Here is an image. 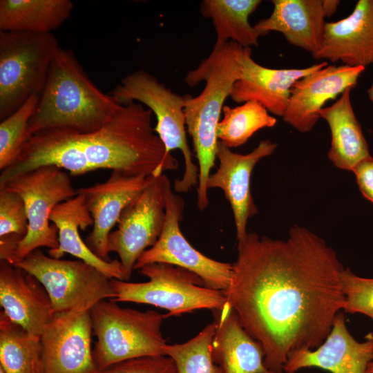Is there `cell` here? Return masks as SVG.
Listing matches in <instances>:
<instances>
[{
    "label": "cell",
    "mask_w": 373,
    "mask_h": 373,
    "mask_svg": "<svg viewBox=\"0 0 373 373\" xmlns=\"http://www.w3.org/2000/svg\"><path fill=\"white\" fill-rule=\"evenodd\" d=\"M227 303L262 346L267 369L284 373L289 356L326 339L345 300L343 267L321 238L295 225L285 240L247 233L237 242Z\"/></svg>",
    "instance_id": "obj_1"
},
{
    "label": "cell",
    "mask_w": 373,
    "mask_h": 373,
    "mask_svg": "<svg viewBox=\"0 0 373 373\" xmlns=\"http://www.w3.org/2000/svg\"><path fill=\"white\" fill-rule=\"evenodd\" d=\"M152 112L137 102L120 104L98 130H47L32 135L15 161L1 171L0 186L36 168L54 165L76 176L110 169L130 176H159L178 162L151 122Z\"/></svg>",
    "instance_id": "obj_2"
},
{
    "label": "cell",
    "mask_w": 373,
    "mask_h": 373,
    "mask_svg": "<svg viewBox=\"0 0 373 373\" xmlns=\"http://www.w3.org/2000/svg\"><path fill=\"white\" fill-rule=\"evenodd\" d=\"M119 105L93 84L72 50L59 47L52 57L28 133L30 137L53 129L93 132L100 128Z\"/></svg>",
    "instance_id": "obj_3"
},
{
    "label": "cell",
    "mask_w": 373,
    "mask_h": 373,
    "mask_svg": "<svg viewBox=\"0 0 373 373\" xmlns=\"http://www.w3.org/2000/svg\"><path fill=\"white\" fill-rule=\"evenodd\" d=\"M244 48L229 41L213 59H203L184 78L190 86L201 81L206 82L198 95H184L186 131L192 139L199 169L196 189L197 206L200 211L206 209L209 204L207 182L216 160L219 142L217 128L224 101L241 77Z\"/></svg>",
    "instance_id": "obj_4"
},
{
    "label": "cell",
    "mask_w": 373,
    "mask_h": 373,
    "mask_svg": "<svg viewBox=\"0 0 373 373\" xmlns=\"http://www.w3.org/2000/svg\"><path fill=\"white\" fill-rule=\"evenodd\" d=\"M1 188L23 198L28 226L23 238L12 234L1 240L0 259L14 265L40 247L57 248L58 230L50 224V216L57 204L77 195L70 175L54 165L42 166L11 178Z\"/></svg>",
    "instance_id": "obj_5"
},
{
    "label": "cell",
    "mask_w": 373,
    "mask_h": 373,
    "mask_svg": "<svg viewBox=\"0 0 373 373\" xmlns=\"http://www.w3.org/2000/svg\"><path fill=\"white\" fill-rule=\"evenodd\" d=\"M90 314L97 337L93 354L100 372L127 360L164 355L167 343L161 327L165 314L122 307L113 299L99 301Z\"/></svg>",
    "instance_id": "obj_6"
},
{
    "label": "cell",
    "mask_w": 373,
    "mask_h": 373,
    "mask_svg": "<svg viewBox=\"0 0 373 373\" xmlns=\"http://www.w3.org/2000/svg\"><path fill=\"white\" fill-rule=\"evenodd\" d=\"M119 104L137 102L156 117L155 131L167 153L180 150L184 160L182 176L174 182L175 193H187L198 182L199 169L186 138L184 97L173 92L143 69L124 77L109 93Z\"/></svg>",
    "instance_id": "obj_7"
},
{
    "label": "cell",
    "mask_w": 373,
    "mask_h": 373,
    "mask_svg": "<svg viewBox=\"0 0 373 373\" xmlns=\"http://www.w3.org/2000/svg\"><path fill=\"white\" fill-rule=\"evenodd\" d=\"M138 270L148 281L111 279L115 301L160 307L169 312L166 318L198 309L220 310L227 303L224 291L205 287L198 276L180 267L152 263Z\"/></svg>",
    "instance_id": "obj_8"
},
{
    "label": "cell",
    "mask_w": 373,
    "mask_h": 373,
    "mask_svg": "<svg viewBox=\"0 0 373 373\" xmlns=\"http://www.w3.org/2000/svg\"><path fill=\"white\" fill-rule=\"evenodd\" d=\"M59 48L52 33L0 31V119L39 96Z\"/></svg>",
    "instance_id": "obj_9"
},
{
    "label": "cell",
    "mask_w": 373,
    "mask_h": 373,
    "mask_svg": "<svg viewBox=\"0 0 373 373\" xmlns=\"http://www.w3.org/2000/svg\"><path fill=\"white\" fill-rule=\"evenodd\" d=\"M13 265L41 283L55 313L88 311L99 301L115 297L111 279L82 260L54 258L37 249Z\"/></svg>",
    "instance_id": "obj_10"
},
{
    "label": "cell",
    "mask_w": 373,
    "mask_h": 373,
    "mask_svg": "<svg viewBox=\"0 0 373 373\" xmlns=\"http://www.w3.org/2000/svg\"><path fill=\"white\" fill-rule=\"evenodd\" d=\"M170 182L164 174L150 176L146 186L122 211L117 229L108 236V249L118 255L125 280L131 278L140 256L156 243L162 232Z\"/></svg>",
    "instance_id": "obj_11"
},
{
    "label": "cell",
    "mask_w": 373,
    "mask_h": 373,
    "mask_svg": "<svg viewBox=\"0 0 373 373\" xmlns=\"http://www.w3.org/2000/svg\"><path fill=\"white\" fill-rule=\"evenodd\" d=\"M184 202L172 189L166 191V221L156 243L137 260L134 269L152 263H166L194 273L204 286L224 291L229 286L233 264L209 258L195 249L184 237L180 227Z\"/></svg>",
    "instance_id": "obj_12"
},
{
    "label": "cell",
    "mask_w": 373,
    "mask_h": 373,
    "mask_svg": "<svg viewBox=\"0 0 373 373\" xmlns=\"http://www.w3.org/2000/svg\"><path fill=\"white\" fill-rule=\"evenodd\" d=\"M90 311L55 313L40 335L42 373H100Z\"/></svg>",
    "instance_id": "obj_13"
},
{
    "label": "cell",
    "mask_w": 373,
    "mask_h": 373,
    "mask_svg": "<svg viewBox=\"0 0 373 373\" xmlns=\"http://www.w3.org/2000/svg\"><path fill=\"white\" fill-rule=\"evenodd\" d=\"M277 144L269 140L260 142L250 153L240 154L218 142L216 158L219 166L207 182L208 190L220 189L229 201L233 215L237 242L247 234L249 219L258 212L250 190L253 169L262 159L271 155Z\"/></svg>",
    "instance_id": "obj_14"
},
{
    "label": "cell",
    "mask_w": 373,
    "mask_h": 373,
    "mask_svg": "<svg viewBox=\"0 0 373 373\" xmlns=\"http://www.w3.org/2000/svg\"><path fill=\"white\" fill-rule=\"evenodd\" d=\"M365 69L327 65L300 78L291 90L283 120L300 133L310 131L325 103L355 87Z\"/></svg>",
    "instance_id": "obj_15"
},
{
    "label": "cell",
    "mask_w": 373,
    "mask_h": 373,
    "mask_svg": "<svg viewBox=\"0 0 373 373\" xmlns=\"http://www.w3.org/2000/svg\"><path fill=\"white\" fill-rule=\"evenodd\" d=\"M149 177L130 176L113 171L104 182L77 190L93 219V230L85 242L102 260H112L108 249V236L124 209L144 189Z\"/></svg>",
    "instance_id": "obj_16"
},
{
    "label": "cell",
    "mask_w": 373,
    "mask_h": 373,
    "mask_svg": "<svg viewBox=\"0 0 373 373\" xmlns=\"http://www.w3.org/2000/svg\"><path fill=\"white\" fill-rule=\"evenodd\" d=\"M373 360V334H367L363 342L350 333L343 313L334 318L326 339L314 350H301L291 353L283 367L284 373H296L305 367H318L331 373H366Z\"/></svg>",
    "instance_id": "obj_17"
},
{
    "label": "cell",
    "mask_w": 373,
    "mask_h": 373,
    "mask_svg": "<svg viewBox=\"0 0 373 373\" xmlns=\"http://www.w3.org/2000/svg\"><path fill=\"white\" fill-rule=\"evenodd\" d=\"M0 305L12 322L35 336L41 334L55 314L41 283L33 275L3 260L0 261Z\"/></svg>",
    "instance_id": "obj_18"
},
{
    "label": "cell",
    "mask_w": 373,
    "mask_h": 373,
    "mask_svg": "<svg viewBox=\"0 0 373 373\" xmlns=\"http://www.w3.org/2000/svg\"><path fill=\"white\" fill-rule=\"evenodd\" d=\"M327 65L324 61L303 68H270L255 61L251 48H245L242 75L234 84L229 97L237 103L256 101L269 113L283 117L294 84Z\"/></svg>",
    "instance_id": "obj_19"
},
{
    "label": "cell",
    "mask_w": 373,
    "mask_h": 373,
    "mask_svg": "<svg viewBox=\"0 0 373 373\" xmlns=\"http://www.w3.org/2000/svg\"><path fill=\"white\" fill-rule=\"evenodd\" d=\"M312 57L353 67L373 64V0H359L348 17L326 22L322 44Z\"/></svg>",
    "instance_id": "obj_20"
},
{
    "label": "cell",
    "mask_w": 373,
    "mask_h": 373,
    "mask_svg": "<svg viewBox=\"0 0 373 373\" xmlns=\"http://www.w3.org/2000/svg\"><path fill=\"white\" fill-rule=\"evenodd\" d=\"M267 18L254 26L261 36L278 32L291 45L314 55L322 44L325 26L323 0H273Z\"/></svg>",
    "instance_id": "obj_21"
},
{
    "label": "cell",
    "mask_w": 373,
    "mask_h": 373,
    "mask_svg": "<svg viewBox=\"0 0 373 373\" xmlns=\"http://www.w3.org/2000/svg\"><path fill=\"white\" fill-rule=\"evenodd\" d=\"M213 313L216 328L212 356L222 373H274L264 364L262 345L244 329L227 303Z\"/></svg>",
    "instance_id": "obj_22"
},
{
    "label": "cell",
    "mask_w": 373,
    "mask_h": 373,
    "mask_svg": "<svg viewBox=\"0 0 373 373\" xmlns=\"http://www.w3.org/2000/svg\"><path fill=\"white\" fill-rule=\"evenodd\" d=\"M50 221L57 228L59 246L48 250L49 256L61 259L66 254H69L95 267L111 279L125 280L119 260H102L81 238L79 229L85 231L93 225V219L82 195L77 194L74 198L57 204L50 213Z\"/></svg>",
    "instance_id": "obj_23"
},
{
    "label": "cell",
    "mask_w": 373,
    "mask_h": 373,
    "mask_svg": "<svg viewBox=\"0 0 373 373\" xmlns=\"http://www.w3.org/2000/svg\"><path fill=\"white\" fill-rule=\"evenodd\" d=\"M352 88L344 91L331 106L319 111L330 129L328 157L340 169L352 171L370 156L366 140L354 114L350 99Z\"/></svg>",
    "instance_id": "obj_24"
},
{
    "label": "cell",
    "mask_w": 373,
    "mask_h": 373,
    "mask_svg": "<svg viewBox=\"0 0 373 373\" xmlns=\"http://www.w3.org/2000/svg\"><path fill=\"white\" fill-rule=\"evenodd\" d=\"M260 0H203L200 12L211 19L216 41L207 60L213 59L229 41L243 48L258 45L261 35L249 21V16L261 3Z\"/></svg>",
    "instance_id": "obj_25"
},
{
    "label": "cell",
    "mask_w": 373,
    "mask_h": 373,
    "mask_svg": "<svg viewBox=\"0 0 373 373\" xmlns=\"http://www.w3.org/2000/svg\"><path fill=\"white\" fill-rule=\"evenodd\" d=\"M73 8L70 0H1L0 31L52 33Z\"/></svg>",
    "instance_id": "obj_26"
},
{
    "label": "cell",
    "mask_w": 373,
    "mask_h": 373,
    "mask_svg": "<svg viewBox=\"0 0 373 373\" xmlns=\"http://www.w3.org/2000/svg\"><path fill=\"white\" fill-rule=\"evenodd\" d=\"M0 367L5 373H42L40 336L0 314Z\"/></svg>",
    "instance_id": "obj_27"
},
{
    "label": "cell",
    "mask_w": 373,
    "mask_h": 373,
    "mask_svg": "<svg viewBox=\"0 0 373 373\" xmlns=\"http://www.w3.org/2000/svg\"><path fill=\"white\" fill-rule=\"evenodd\" d=\"M217 128L218 141L227 147H238L258 131L274 127L277 119L259 102L247 101L240 106L224 105Z\"/></svg>",
    "instance_id": "obj_28"
},
{
    "label": "cell",
    "mask_w": 373,
    "mask_h": 373,
    "mask_svg": "<svg viewBox=\"0 0 373 373\" xmlns=\"http://www.w3.org/2000/svg\"><path fill=\"white\" fill-rule=\"evenodd\" d=\"M216 328V324L213 321L184 343L166 345L164 355L173 360L177 373H222L212 356Z\"/></svg>",
    "instance_id": "obj_29"
},
{
    "label": "cell",
    "mask_w": 373,
    "mask_h": 373,
    "mask_svg": "<svg viewBox=\"0 0 373 373\" xmlns=\"http://www.w3.org/2000/svg\"><path fill=\"white\" fill-rule=\"evenodd\" d=\"M38 95L29 98L0 123V170L11 165L30 138L28 126L39 102Z\"/></svg>",
    "instance_id": "obj_30"
},
{
    "label": "cell",
    "mask_w": 373,
    "mask_h": 373,
    "mask_svg": "<svg viewBox=\"0 0 373 373\" xmlns=\"http://www.w3.org/2000/svg\"><path fill=\"white\" fill-rule=\"evenodd\" d=\"M346 313L365 314L373 320V278L355 275L349 268L341 273Z\"/></svg>",
    "instance_id": "obj_31"
},
{
    "label": "cell",
    "mask_w": 373,
    "mask_h": 373,
    "mask_svg": "<svg viewBox=\"0 0 373 373\" xmlns=\"http://www.w3.org/2000/svg\"><path fill=\"white\" fill-rule=\"evenodd\" d=\"M28 220L25 202L16 192L0 189V238L8 235L23 237Z\"/></svg>",
    "instance_id": "obj_32"
},
{
    "label": "cell",
    "mask_w": 373,
    "mask_h": 373,
    "mask_svg": "<svg viewBox=\"0 0 373 373\" xmlns=\"http://www.w3.org/2000/svg\"><path fill=\"white\" fill-rule=\"evenodd\" d=\"M100 373H177L173 360L166 355L135 358L115 364Z\"/></svg>",
    "instance_id": "obj_33"
},
{
    "label": "cell",
    "mask_w": 373,
    "mask_h": 373,
    "mask_svg": "<svg viewBox=\"0 0 373 373\" xmlns=\"http://www.w3.org/2000/svg\"><path fill=\"white\" fill-rule=\"evenodd\" d=\"M358 188L363 196L373 203V157L370 156L353 169Z\"/></svg>",
    "instance_id": "obj_34"
},
{
    "label": "cell",
    "mask_w": 373,
    "mask_h": 373,
    "mask_svg": "<svg viewBox=\"0 0 373 373\" xmlns=\"http://www.w3.org/2000/svg\"><path fill=\"white\" fill-rule=\"evenodd\" d=\"M323 8L326 17L332 16L336 11L340 1L338 0H323Z\"/></svg>",
    "instance_id": "obj_35"
},
{
    "label": "cell",
    "mask_w": 373,
    "mask_h": 373,
    "mask_svg": "<svg viewBox=\"0 0 373 373\" xmlns=\"http://www.w3.org/2000/svg\"><path fill=\"white\" fill-rule=\"evenodd\" d=\"M367 94L370 99L372 101L373 104V83L372 84L371 86L367 90Z\"/></svg>",
    "instance_id": "obj_36"
},
{
    "label": "cell",
    "mask_w": 373,
    "mask_h": 373,
    "mask_svg": "<svg viewBox=\"0 0 373 373\" xmlns=\"http://www.w3.org/2000/svg\"><path fill=\"white\" fill-rule=\"evenodd\" d=\"M366 373H373V360L369 363Z\"/></svg>",
    "instance_id": "obj_37"
},
{
    "label": "cell",
    "mask_w": 373,
    "mask_h": 373,
    "mask_svg": "<svg viewBox=\"0 0 373 373\" xmlns=\"http://www.w3.org/2000/svg\"><path fill=\"white\" fill-rule=\"evenodd\" d=\"M0 373H5V372L1 367H0Z\"/></svg>",
    "instance_id": "obj_38"
}]
</instances>
